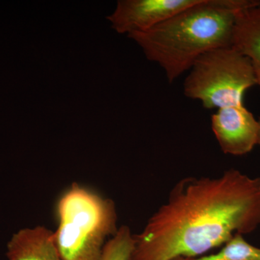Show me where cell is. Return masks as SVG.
<instances>
[{"mask_svg": "<svg viewBox=\"0 0 260 260\" xmlns=\"http://www.w3.org/2000/svg\"><path fill=\"white\" fill-rule=\"evenodd\" d=\"M259 225L260 177L231 169L216 177L183 178L134 234L129 260L198 257Z\"/></svg>", "mask_w": 260, "mask_h": 260, "instance_id": "6da1fadb", "label": "cell"}, {"mask_svg": "<svg viewBox=\"0 0 260 260\" xmlns=\"http://www.w3.org/2000/svg\"><path fill=\"white\" fill-rule=\"evenodd\" d=\"M259 0H201L145 32L128 37L158 63L172 83L205 53L232 47L238 13Z\"/></svg>", "mask_w": 260, "mask_h": 260, "instance_id": "7a4b0ae2", "label": "cell"}, {"mask_svg": "<svg viewBox=\"0 0 260 260\" xmlns=\"http://www.w3.org/2000/svg\"><path fill=\"white\" fill-rule=\"evenodd\" d=\"M58 225L53 232L62 260H101L104 246L117 232L115 203L73 183L56 205Z\"/></svg>", "mask_w": 260, "mask_h": 260, "instance_id": "3957f363", "label": "cell"}, {"mask_svg": "<svg viewBox=\"0 0 260 260\" xmlns=\"http://www.w3.org/2000/svg\"><path fill=\"white\" fill-rule=\"evenodd\" d=\"M184 83L186 97L207 109L244 106L246 92L257 85L250 60L233 47L208 51L198 58Z\"/></svg>", "mask_w": 260, "mask_h": 260, "instance_id": "277c9868", "label": "cell"}, {"mask_svg": "<svg viewBox=\"0 0 260 260\" xmlns=\"http://www.w3.org/2000/svg\"><path fill=\"white\" fill-rule=\"evenodd\" d=\"M201 0H120L107 17L119 34L145 32Z\"/></svg>", "mask_w": 260, "mask_h": 260, "instance_id": "5b68a950", "label": "cell"}, {"mask_svg": "<svg viewBox=\"0 0 260 260\" xmlns=\"http://www.w3.org/2000/svg\"><path fill=\"white\" fill-rule=\"evenodd\" d=\"M211 126L222 151L242 156L257 145L259 123L245 106L222 108L211 116Z\"/></svg>", "mask_w": 260, "mask_h": 260, "instance_id": "8992f818", "label": "cell"}, {"mask_svg": "<svg viewBox=\"0 0 260 260\" xmlns=\"http://www.w3.org/2000/svg\"><path fill=\"white\" fill-rule=\"evenodd\" d=\"M8 260H62L53 232L43 225L20 229L7 244Z\"/></svg>", "mask_w": 260, "mask_h": 260, "instance_id": "52a82bcc", "label": "cell"}, {"mask_svg": "<svg viewBox=\"0 0 260 260\" xmlns=\"http://www.w3.org/2000/svg\"><path fill=\"white\" fill-rule=\"evenodd\" d=\"M232 47L250 60L260 88V0L238 13Z\"/></svg>", "mask_w": 260, "mask_h": 260, "instance_id": "ba28073f", "label": "cell"}, {"mask_svg": "<svg viewBox=\"0 0 260 260\" xmlns=\"http://www.w3.org/2000/svg\"><path fill=\"white\" fill-rule=\"evenodd\" d=\"M174 260H260V248L248 242L244 236L237 234L217 252L198 257H181Z\"/></svg>", "mask_w": 260, "mask_h": 260, "instance_id": "9c48e42d", "label": "cell"}, {"mask_svg": "<svg viewBox=\"0 0 260 260\" xmlns=\"http://www.w3.org/2000/svg\"><path fill=\"white\" fill-rule=\"evenodd\" d=\"M134 246V234L129 226L121 225L106 244L101 260H129Z\"/></svg>", "mask_w": 260, "mask_h": 260, "instance_id": "30bf717a", "label": "cell"}, {"mask_svg": "<svg viewBox=\"0 0 260 260\" xmlns=\"http://www.w3.org/2000/svg\"><path fill=\"white\" fill-rule=\"evenodd\" d=\"M258 120H259V137H258L257 145H260V117L259 118V119H258Z\"/></svg>", "mask_w": 260, "mask_h": 260, "instance_id": "8fae6325", "label": "cell"}]
</instances>
